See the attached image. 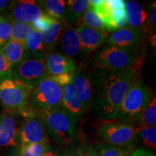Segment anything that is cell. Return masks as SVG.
Instances as JSON below:
<instances>
[{
    "label": "cell",
    "instance_id": "37",
    "mask_svg": "<svg viewBox=\"0 0 156 156\" xmlns=\"http://www.w3.org/2000/svg\"><path fill=\"white\" fill-rule=\"evenodd\" d=\"M129 156H155V155L153 153L148 152L144 149L136 148V149L134 150L133 152H132Z\"/></svg>",
    "mask_w": 156,
    "mask_h": 156
},
{
    "label": "cell",
    "instance_id": "32",
    "mask_svg": "<svg viewBox=\"0 0 156 156\" xmlns=\"http://www.w3.org/2000/svg\"><path fill=\"white\" fill-rule=\"evenodd\" d=\"M13 67L4 56L0 48V83L12 78Z\"/></svg>",
    "mask_w": 156,
    "mask_h": 156
},
{
    "label": "cell",
    "instance_id": "9",
    "mask_svg": "<svg viewBox=\"0 0 156 156\" xmlns=\"http://www.w3.org/2000/svg\"><path fill=\"white\" fill-rule=\"evenodd\" d=\"M98 134L103 143L119 146H133L136 129L129 123L119 121H103L98 128Z\"/></svg>",
    "mask_w": 156,
    "mask_h": 156
},
{
    "label": "cell",
    "instance_id": "1",
    "mask_svg": "<svg viewBox=\"0 0 156 156\" xmlns=\"http://www.w3.org/2000/svg\"><path fill=\"white\" fill-rule=\"evenodd\" d=\"M136 66L110 72L103 80L98 95V106L103 121H114L134 76L140 69Z\"/></svg>",
    "mask_w": 156,
    "mask_h": 156
},
{
    "label": "cell",
    "instance_id": "12",
    "mask_svg": "<svg viewBox=\"0 0 156 156\" xmlns=\"http://www.w3.org/2000/svg\"><path fill=\"white\" fill-rule=\"evenodd\" d=\"M16 116L4 112L0 118V147H16L18 142V132Z\"/></svg>",
    "mask_w": 156,
    "mask_h": 156
},
{
    "label": "cell",
    "instance_id": "15",
    "mask_svg": "<svg viewBox=\"0 0 156 156\" xmlns=\"http://www.w3.org/2000/svg\"><path fill=\"white\" fill-rule=\"evenodd\" d=\"M45 61L48 75L72 74L76 70L75 63L72 58L56 52L48 54Z\"/></svg>",
    "mask_w": 156,
    "mask_h": 156
},
{
    "label": "cell",
    "instance_id": "13",
    "mask_svg": "<svg viewBox=\"0 0 156 156\" xmlns=\"http://www.w3.org/2000/svg\"><path fill=\"white\" fill-rule=\"evenodd\" d=\"M75 30L82 50L86 53H92L98 49L108 36L107 31L98 30L84 25H78Z\"/></svg>",
    "mask_w": 156,
    "mask_h": 156
},
{
    "label": "cell",
    "instance_id": "35",
    "mask_svg": "<svg viewBox=\"0 0 156 156\" xmlns=\"http://www.w3.org/2000/svg\"><path fill=\"white\" fill-rule=\"evenodd\" d=\"M75 154L77 156H98L95 147L86 143H83L77 147Z\"/></svg>",
    "mask_w": 156,
    "mask_h": 156
},
{
    "label": "cell",
    "instance_id": "30",
    "mask_svg": "<svg viewBox=\"0 0 156 156\" xmlns=\"http://www.w3.org/2000/svg\"><path fill=\"white\" fill-rule=\"evenodd\" d=\"M25 48L27 52L32 54H44L45 46L42 40L41 34L34 30L29 35L26 41Z\"/></svg>",
    "mask_w": 156,
    "mask_h": 156
},
{
    "label": "cell",
    "instance_id": "33",
    "mask_svg": "<svg viewBox=\"0 0 156 156\" xmlns=\"http://www.w3.org/2000/svg\"><path fill=\"white\" fill-rule=\"evenodd\" d=\"M54 20L55 19L51 18V17H48V15L44 14L33 23L32 27L34 30L38 31L40 34H43L48 28V27L53 22Z\"/></svg>",
    "mask_w": 156,
    "mask_h": 156
},
{
    "label": "cell",
    "instance_id": "43",
    "mask_svg": "<svg viewBox=\"0 0 156 156\" xmlns=\"http://www.w3.org/2000/svg\"><path fill=\"white\" fill-rule=\"evenodd\" d=\"M0 118H1V114H0Z\"/></svg>",
    "mask_w": 156,
    "mask_h": 156
},
{
    "label": "cell",
    "instance_id": "42",
    "mask_svg": "<svg viewBox=\"0 0 156 156\" xmlns=\"http://www.w3.org/2000/svg\"><path fill=\"white\" fill-rule=\"evenodd\" d=\"M64 156H77L75 154V153H72V154H69V155H64Z\"/></svg>",
    "mask_w": 156,
    "mask_h": 156
},
{
    "label": "cell",
    "instance_id": "19",
    "mask_svg": "<svg viewBox=\"0 0 156 156\" xmlns=\"http://www.w3.org/2000/svg\"><path fill=\"white\" fill-rule=\"evenodd\" d=\"M62 49L66 56L72 58L79 55L82 50L80 43L75 29L68 28L62 35Z\"/></svg>",
    "mask_w": 156,
    "mask_h": 156
},
{
    "label": "cell",
    "instance_id": "34",
    "mask_svg": "<svg viewBox=\"0 0 156 156\" xmlns=\"http://www.w3.org/2000/svg\"><path fill=\"white\" fill-rule=\"evenodd\" d=\"M155 23H156V7L155 2L152 4V7L151 9L148 18L146 21L145 24L142 27V30L145 33H151L153 34V30L155 28Z\"/></svg>",
    "mask_w": 156,
    "mask_h": 156
},
{
    "label": "cell",
    "instance_id": "27",
    "mask_svg": "<svg viewBox=\"0 0 156 156\" xmlns=\"http://www.w3.org/2000/svg\"><path fill=\"white\" fill-rule=\"evenodd\" d=\"M34 30L32 25L12 21L11 39L25 44L28 36Z\"/></svg>",
    "mask_w": 156,
    "mask_h": 156
},
{
    "label": "cell",
    "instance_id": "3",
    "mask_svg": "<svg viewBox=\"0 0 156 156\" xmlns=\"http://www.w3.org/2000/svg\"><path fill=\"white\" fill-rule=\"evenodd\" d=\"M33 89L13 77L3 80L0 83V103L5 112L28 116Z\"/></svg>",
    "mask_w": 156,
    "mask_h": 156
},
{
    "label": "cell",
    "instance_id": "24",
    "mask_svg": "<svg viewBox=\"0 0 156 156\" xmlns=\"http://www.w3.org/2000/svg\"><path fill=\"white\" fill-rule=\"evenodd\" d=\"M62 30V25L61 21L54 20L47 30L41 34L45 48L49 49L54 47L58 38L61 36Z\"/></svg>",
    "mask_w": 156,
    "mask_h": 156
},
{
    "label": "cell",
    "instance_id": "28",
    "mask_svg": "<svg viewBox=\"0 0 156 156\" xmlns=\"http://www.w3.org/2000/svg\"><path fill=\"white\" fill-rule=\"evenodd\" d=\"M49 151L48 143H30L20 145V156H42Z\"/></svg>",
    "mask_w": 156,
    "mask_h": 156
},
{
    "label": "cell",
    "instance_id": "21",
    "mask_svg": "<svg viewBox=\"0 0 156 156\" xmlns=\"http://www.w3.org/2000/svg\"><path fill=\"white\" fill-rule=\"evenodd\" d=\"M43 13L51 18L61 21L65 14L66 2L64 0L39 1Z\"/></svg>",
    "mask_w": 156,
    "mask_h": 156
},
{
    "label": "cell",
    "instance_id": "39",
    "mask_svg": "<svg viewBox=\"0 0 156 156\" xmlns=\"http://www.w3.org/2000/svg\"><path fill=\"white\" fill-rule=\"evenodd\" d=\"M7 156H20L18 149H17V148H15V149H13L12 151L9 153V155Z\"/></svg>",
    "mask_w": 156,
    "mask_h": 156
},
{
    "label": "cell",
    "instance_id": "10",
    "mask_svg": "<svg viewBox=\"0 0 156 156\" xmlns=\"http://www.w3.org/2000/svg\"><path fill=\"white\" fill-rule=\"evenodd\" d=\"M20 145L30 143H48L46 127L44 121L37 115L25 117L18 132Z\"/></svg>",
    "mask_w": 156,
    "mask_h": 156
},
{
    "label": "cell",
    "instance_id": "40",
    "mask_svg": "<svg viewBox=\"0 0 156 156\" xmlns=\"http://www.w3.org/2000/svg\"><path fill=\"white\" fill-rule=\"evenodd\" d=\"M155 34H153V35H152V37L151 38V45L154 48H155V46H156V41H155Z\"/></svg>",
    "mask_w": 156,
    "mask_h": 156
},
{
    "label": "cell",
    "instance_id": "23",
    "mask_svg": "<svg viewBox=\"0 0 156 156\" xmlns=\"http://www.w3.org/2000/svg\"><path fill=\"white\" fill-rule=\"evenodd\" d=\"M98 156H129L134 150L133 146H119L100 142L95 147Z\"/></svg>",
    "mask_w": 156,
    "mask_h": 156
},
{
    "label": "cell",
    "instance_id": "25",
    "mask_svg": "<svg viewBox=\"0 0 156 156\" xmlns=\"http://www.w3.org/2000/svg\"><path fill=\"white\" fill-rule=\"evenodd\" d=\"M77 22L79 25H84L98 30L106 31L103 20L90 7L85 12V14L78 20Z\"/></svg>",
    "mask_w": 156,
    "mask_h": 156
},
{
    "label": "cell",
    "instance_id": "38",
    "mask_svg": "<svg viewBox=\"0 0 156 156\" xmlns=\"http://www.w3.org/2000/svg\"><path fill=\"white\" fill-rule=\"evenodd\" d=\"M13 1H8V0H0V13L3 12L10 8Z\"/></svg>",
    "mask_w": 156,
    "mask_h": 156
},
{
    "label": "cell",
    "instance_id": "4",
    "mask_svg": "<svg viewBox=\"0 0 156 156\" xmlns=\"http://www.w3.org/2000/svg\"><path fill=\"white\" fill-rule=\"evenodd\" d=\"M139 73L134 76L115 120H136L151 102V89Z\"/></svg>",
    "mask_w": 156,
    "mask_h": 156
},
{
    "label": "cell",
    "instance_id": "31",
    "mask_svg": "<svg viewBox=\"0 0 156 156\" xmlns=\"http://www.w3.org/2000/svg\"><path fill=\"white\" fill-rule=\"evenodd\" d=\"M12 21L5 15L0 16V48L11 39Z\"/></svg>",
    "mask_w": 156,
    "mask_h": 156
},
{
    "label": "cell",
    "instance_id": "41",
    "mask_svg": "<svg viewBox=\"0 0 156 156\" xmlns=\"http://www.w3.org/2000/svg\"><path fill=\"white\" fill-rule=\"evenodd\" d=\"M42 156H56V155L54 152H52L51 151H48L47 152H46V153H45Z\"/></svg>",
    "mask_w": 156,
    "mask_h": 156
},
{
    "label": "cell",
    "instance_id": "20",
    "mask_svg": "<svg viewBox=\"0 0 156 156\" xmlns=\"http://www.w3.org/2000/svg\"><path fill=\"white\" fill-rule=\"evenodd\" d=\"M1 50L4 56L13 67L22 61L27 54L25 44L13 39H10L1 48Z\"/></svg>",
    "mask_w": 156,
    "mask_h": 156
},
{
    "label": "cell",
    "instance_id": "29",
    "mask_svg": "<svg viewBox=\"0 0 156 156\" xmlns=\"http://www.w3.org/2000/svg\"><path fill=\"white\" fill-rule=\"evenodd\" d=\"M136 136H139L146 147L155 150L156 148V128L155 126H138Z\"/></svg>",
    "mask_w": 156,
    "mask_h": 156
},
{
    "label": "cell",
    "instance_id": "26",
    "mask_svg": "<svg viewBox=\"0 0 156 156\" xmlns=\"http://www.w3.org/2000/svg\"><path fill=\"white\" fill-rule=\"evenodd\" d=\"M137 121L139 126H156V98L154 97L148 106L142 112Z\"/></svg>",
    "mask_w": 156,
    "mask_h": 156
},
{
    "label": "cell",
    "instance_id": "14",
    "mask_svg": "<svg viewBox=\"0 0 156 156\" xmlns=\"http://www.w3.org/2000/svg\"><path fill=\"white\" fill-rule=\"evenodd\" d=\"M141 40V31L130 27H124L112 32V34L108 36L106 41L110 46L136 49Z\"/></svg>",
    "mask_w": 156,
    "mask_h": 156
},
{
    "label": "cell",
    "instance_id": "7",
    "mask_svg": "<svg viewBox=\"0 0 156 156\" xmlns=\"http://www.w3.org/2000/svg\"><path fill=\"white\" fill-rule=\"evenodd\" d=\"M48 75L44 54L27 52L23 60L13 67L12 77L34 88Z\"/></svg>",
    "mask_w": 156,
    "mask_h": 156
},
{
    "label": "cell",
    "instance_id": "2",
    "mask_svg": "<svg viewBox=\"0 0 156 156\" xmlns=\"http://www.w3.org/2000/svg\"><path fill=\"white\" fill-rule=\"evenodd\" d=\"M32 115L41 118L50 135L58 143L68 145L74 140L77 119L62 108L41 109Z\"/></svg>",
    "mask_w": 156,
    "mask_h": 156
},
{
    "label": "cell",
    "instance_id": "8",
    "mask_svg": "<svg viewBox=\"0 0 156 156\" xmlns=\"http://www.w3.org/2000/svg\"><path fill=\"white\" fill-rule=\"evenodd\" d=\"M125 3L123 0H90V8L103 20L107 32H114L127 25Z\"/></svg>",
    "mask_w": 156,
    "mask_h": 156
},
{
    "label": "cell",
    "instance_id": "5",
    "mask_svg": "<svg viewBox=\"0 0 156 156\" xmlns=\"http://www.w3.org/2000/svg\"><path fill=\"white\" fill-rule=\"evenodd\" d=\"M63 86L47 75L33 89L30 97V115L41 109L62 108Z\"/></svg>",
    "mask_w": 156,
    "mask_h": 156
},
{
    "label": "cell",
    "instance_id": "16",
    "mask_svg": "<svg viewBox=\"0 0 156 156\" xmlns=\"http://www.w3.org/2000/svg\"><path fill=\"white\" fill-rule=\"evenodd\" d=\"M73 84L77 95L85 108L92 101V85L89 75L83 70H75L73 75Z\"/></svg>",
    "mask_w": 156,
    "mask_h": 156
},
{
    "label": "cell",
    "instance_id": "11",
    "mask_svg": "<svg viewBox=\"0 0 156 156\" xmlns=\"http://www.w3.org/2000/svg\"><path fill=\"white\" fill-rule=\"evenodd\" d=\"M9 9V13L5 16L10 20L30 25L44 15L39 1L34 0L13 1Z\"/></svg>",
    "mask_w": 156,
    "mask_h": 156
},
{
    "label": "cell",
    "instance_id": "17",
    "mask_svg": "<svg viewBox=\"0 0 156 156\" xmlns=\"http://www.w3.org/2000/svg\"><path fill=\"white\" fill-rule=\"evenodd\" d=\"M62 108L76 119L83 116L85 108L77 95L73 82L63 87V98Z\"/></svg>",
    "mask_w": 156,
    "mask_h": 156
},
{
    "label": "cell",
    "instance_id": "18",
    "mask_svg": "<svg viewBox=\"0 0 156 156\" xmlns=\"http://www.w3.org/2000/svg\"><path fill=\"white\" fill-rule=\"evenodd\" d=\"M126 23L130 28L140 30L145 24L149 13L136 1H127L125 3Z\"/></svg>",
    "mask_w": 156,
    "mask_h": 156
},
{
    "label": "cell",
    "instance_id": "6",
    "mask_svg": "<svg viewBox=\"0 0 156 156\" xmlns=\"http://www.w3.org/2000/svg\"><path fill=\"white\" fill-rule=\"evenodd\" d=\"M97 66L109 72L119 71L136 66H141L136 49L110 46L98 54Z\"/></svg>",
    "mask_w": 156,
    "mask_h": 156
},
{
    "label": "cell",
    "instance_id": "22",
    "mask_svg": "<svg viewBox=\"0 0 156 156\" xmlns=\"http://www.w3.org/2000/svg\"><path fill=\"white\" fill-rule=\"evenodd\" d=\"M90 7L89 0H69L66 2L65 15L73 23L78 20Z\"/></svg>",
    "mask_w": 156,
    "mask_h": 156
},
{
    "label": "cell",
    "instance_id": "36",
    "mask_svg": "<svg viewBox=\"0 0 156 156\" xmlns=\"http://www.w3.org/2000/svg\"><path fill=\"white\" fill-rule=\"evenodd\" d=\"M73 73L72 74H62V75H56V76H51L52 77L54 78L55 80L57 82V83L61 85L62 86H64L67 84L71 83L73 81Z\"/></svg>",
    "mask_w": 156,
    "mask_h": 156
}]
</instances>
